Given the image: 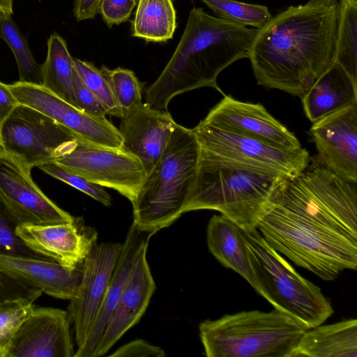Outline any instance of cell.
<instances>
[{
    "label": "cell",
    "mask_w": 357,
    "mask_h": 357,
    "mask_svg": "<svg viewBox=\"0 0 357 357\" xmlns=\"http://www.w3.org/2000/svg\"><path fill=\"white\" fill-rule=\"evenodd\" d=\"M255 227L297 266L333 280L357 268V182L308 165L278 187Z\"/></svg>",
    "instance_id": "obj_1"
},
{
    "label": "cell",
    "mask_w": 357,
    "mask_h": 357,
    "mask_svg": "<svg viewBox=\"0 0 357 357\" xmlns=\"http://www.w3.org/2000/svg\"><path fill=\"white\" fill-rule=\"evenodd\" d=\"M339 18V0H309L272 17L248 56L257 84L301 98L335 62Z\"/></svg>",
    "instance_id": "obj_2"
},
{
    "label": "cell",
    "mask_w": 357,
    "mask_h": 357,
    "mask_svg": "<svg viewBox=\"0 0 357 357\" xmlns=\"http://www.w3.org/2000/svg\"><path fill=\"white\" fill-rule=\"evenodd\" d=\"M257 31L193 7L174 54L146 90L145 103L152 109L168 111L175 96L206 86L225 95L217 84V77L231 63L248 58Z\"/></svg>",
    "instance_id": "obj_3"
},
{
    "label": "cell",
    "mask_w": 357,
    "mask_h": 357,
    "mask_svg": "<svg viewBox=\"0 0 357 357\" xmlns=\"http://www.w3.org/2000/svg\"><path fill=\"white\" fill-rule=\"evenodd\" d=\"M285 175L225 160L199 151L183 213L214 210L241 228L255 227Z\"/></svg>",
    "instance_id": "obj_4"
},
{
    "label": "cell",
    "mask_w": 357,
    "mask_h": 357,
    "mask_svg": "<svg viewBox=\"0 0 357 357\" xmlns=\"http://www.w3.org/2000/svg\"><path fill=\"white\" fill-rule=\"evenodd\" d=\"M199 144L192 129L176 125L161 157L132 204V224L155 234L183 213L196 174Z\"/></svg>",
    "instance_id": "obj_5"
},
{
    "label": "cell",
    "mask_w": 357,
    "mask_h": 357,
    "mask_svg": "<svg viewBox=\"0 0 357 357\" xmlns=\"http://www.w3.org/2000/svg\"><path fill=\"white\" fill-rule=\"evenodd\" d=\"M307 329L275 309L228 314L199 325L208 357H290Z\"/></svg>",
    "instance_id": "obj_6"
},
{
    "label": "cell",
    "mask_w": 357,
    "mask_h": 357,
    "mask_svg": "<svg viewBox=\"0 0 357 357\" xmlns=\"http://www.w3.org/2000/svg\"><path fill=\"white\" fill-rule=\"evenodd\" d=\"M241 235L261 296L307 328L323 324L333 313L321 289L301 276L261 236L256 227Z\"/></svg>",
    "instance_id": "obj_7"
},
{
    "label": "cell",
    "mask_w": 357,
    "mask_h": 357,
    "mask_svg": "<svg viewBox=\"0 0 357 357\" xmlns=\"http://www.w3.org/2000/svg\"><path fill=\"white\" fill-rule=\"evenodd\" d=\"M193 132L199 151L225 160L278 172L290 178L306 169L308 151L284 149L202 120Z\"/></svg>",
    "instance_id": "obj_8"
},
{
    "label": "cell",
    "mask_w": 357,
    "mask_h": 357,
    "mask_svg": "<svg viewBox=\"0 0 357 357\" xmlns=\"http://www.w3.org/2000/svg\"><path fill=\"white\" fill-rule=\"evenodd\" d=\"M0 136L6 151L32 167L55 162L79 141L52 119L19 103L1 125Z\"/></svg>",
    "instance_id": "obj_9"
},
{
    "label": "cell",
    "mask_w": 357,
    "mask_h": 357,
    "mask_svg": "<svg viewBox=\"0 0 357 357\" xmlns=\"http://www.w3.org/2000/svg\"><path fill=\"white\" fill-rule=\"evenodd\" d=\"M55 162L92 183L116 190L132 204L146 178L139 160L122 148L98 146L78 141L70 152Z\"/></svg>",
    "instance_id": "obj_10"
},
{
    "label": "cell",
    "mask_w": 357,
    "mask_h": 357,
    "mask_svg": "<svg viewBox=\"0 0 357 357\" xmlns=\"http://www.w3.org/2000/svg\"><path fill=\"white\" fill-rule=\"evenodd\" d=\"M32 167L0 146V197L20 225L65 223L75 217L49 199L31 178Z\"/></svg>",
    "instance_id": "obj_11"
},
{
    "label": "cell",
    "mask_w": 357,
    "mask_h": 357,
    "mask_svg": "<svg viewBox=\"0 0 357 357\" xmlns=\"http://www.w3.org/2000/svg\"><path fill=\"white\" fill-rule=\"evenodd\" d=\"M19 104L29 106L52 119L73 133L80 142L107 148L121 149L119 130L106 117L84 113L43 85L20 82L8 84Z\"/></svg>",
    "instance_id": "obj_12"
},
{
    "label": "cell",
    "mask_w": 357,
    "mask_h": 357,
    "mask_svg": "<svg viewBox=\"0 0 357 357\" xmlns=\"http://www.w3.org/2000/svg\"><path fill=\"white\" fill-rule=\"evenodd\" d=\"M122 246L119 243H96L82 264L78 292L69 301L67 310L73 325L76 350L82 347L96 321Z\"/></svg>",
    "instance_id": "obj_13"
},
{
    "label": "cell",
    "mask_w": 357,
    "mask_h": 357,
    "mask_svg": "<svg viewBox=\"0 0 357 357\" xmlns=\"http://www.w3.org/2000/svg\"><path fill=\"white\" fill-rule=\"evenodd\" d=\"M67 311L34 307L3 351V357H75Z\"/></svg>",
    "instance_id": "obj_14"
},
{
    "label": "cell",
    "mask_w": 357,
    "mask_h": 357,
    "mask_svg": "<svg viewBox=\"0 0 357 357\" xmlns=\"http://www.w3.org/2000/svg\"><path fill=\"white\" fill-rule=\"evenodd\" d=\"M310 134L318 164L339 177L357 182V102L313 123Z\"/></svg>",
    "instance_id": "obj_15"
},
{
    "label": "cell",
    "mask_w": 357,
    "mask_h": 357,
    "mask_svg": "<svg viewBox=\"0 0 357 357\" xmlns=\"http://www.w3.org/2000/svg\"><path fill=\"white\" fill-rule=\"evenodd\" d=\"M16 234L34 251L70 268L81 266L98 240L96 230L80 217L60 224L19 225Z\"/></svg>",
    "instance_id": "obj_16"
},
{
    "label": "cell",
    "mask_w": 357,
    "mask_h": 357,
    "mask_svg": "<svg viewBox=\"0 0 357 357\" xmlns=\"http://www.w3.org/2000/svg\"><path fill=\"white\" fill-rule=\"evenodd\" d=\"M203 120L284 149L296 150L302 148L294 134L259 103L239 101L225 94Z\"/></svg>",
    "instance_id": "obj_17"
},
{
    "label": "cell",
    "mask_w": 357,
    "mask_h": 357,
    "mask_svg": "<svg viewBox=\"0 0 357 357\" xmlns=\"http://www.w3.org/2000/svg\"><path fill=\"white\" fill-rule=\"evenodd\" d=\"M121 148L136 157L148 174L155 165L177 123L169 111L142 103L121 118Z\"/></svg>",
    "instance_id": "obj_18"
},
{
    "label": "cell",
    "mask_w": 357,
    "mask_h": 357,
    "mask_svg": "<svg viewBox=\"0 0 357 357\" xmlns=\"http://www.w3.org/2000/svg\"><path fill=\"white\" fill-rule=\"evenodd\" d=\"M155 290L146 252L135 264L120 298L110 315L93 357L105 355L144 314Z\"/></svg>",
    "instance_id": "obj_19"
},
{
    "label": "cell",
    "mask_w": 357,
    "mask_h": 357,
    "mask_svg": "<svg viewBox=\"0 0 357 357\" xmlns=\"http://www.w3.org/2000/svg\"><path fill=\"white\" fill-rule=\"evenodd\" d=\"M0 268L50 296L68 301L77 296L82 275V266L1 255Z\"/></svg>",
    "instance_id": "obj_20"
},
{
    "label": "cell",
    "mask_w": 357,
    "mask_h": 357,
    "mask_svg": "<svg viewBox=\"0 0 357 357\" xmlns=\"http://www.w3.org/2000/svg\"><path fill=\"white\" fill-rule=\"evenodd\" d=\"M153 235L137 229L133 224L130 226L96 321L82 347L75 351V357H93L109 318L135 264L147 252L149 239Z\"/></svg>",
    "instance_id": "obj_21"
},
{
    "label": "cell",
    "mask_w": 357,
    "mask_h": 357,
    "mask_svg": "<svg viewBox=\"0 0 357 357\" xmlns=\"http://www.w3.org/2000/svg\"><path fill=\"white\" fill-rule=\"evenodd\" d=\"M303 111L310 122L357 102V82L335 62L301 98Z\"/></svg>",
    "instance_id": "obj_22"
},
{
    "label": "cell",
    "mask_w": 357,
    "mask_h": 357,
    "mask_svg": "<svg viewBox=\"0 0 357 357\" xmlns=\"http://www.w3.org/2000/svg\"><path fill=\"white\" fill-rule=\"evenodd\" d=\"M210 252L225 267L241 275L260 295L241 235V227L223 215H214L206 229Z\"/></svg>",
    "instance_id": "obj_23"
},
{
    "label": "cell",
    "mask_w": 357,
    "mask_h": 357,
    "mask_svg": "<svg viewBox=\"0 0 357 357\" xmlns=\"http://www.w3.org/2000/svg\"><path fill=\"white\" fill-rule=\"evenodd\" d=\"M302 356L356 357V319L307 329L290 356Z\"/></svg>",
    "instance_id": "obj_24"
},
{
    "label": "cell",
    "mask_w": 357,
    "mask_h": 357,
    "mask_svg": "<svg viewBox=\"0 0 357 357\" xmlns=\"http://www.w3.org/2000/svg\"><path fill=\"white\" fill-rule=\"evenodd\" d=\"M75 70L66 40L57 33H52L47 40V57L41 65L43 86L77 107L73 88Z\"/></svg>",
    "instance_id": "obj_25"
},
{
    "label": "cell",
    "mask_w": 357,
    "mask_h": 357,
    "mask_svg": "<svg viewBox=\"0 0 357 357\" xmlns=\"http://www.w3.org/2000/svg\"><path fill=\"white\" fill-rule=\"evenodd\" d=\"M176 13L172 0H138L132 22V35L146 42L162 43L172 38Z\"/></svg>",
    "instance_id": "obj_26"
},
{
    "label": "cell",
    "mask_w": 357,
    "mask_h": 357,
    "mask_svg": "<svg viewBox=\"0 0 357 357\" xmlns=\"http://www.w3.org/2000/svg\"><path fill=\"white\" fill-rule=\"evenodd\" d=\"M339 3L335 62L357 82V0H339Z\"/></svg>",
    "instance_id": "obj_27"
},
{
    "label": "cell",
    "mask_w": 357,
    "mask_h": 357,
    "mask_svg": "<svg viewBox=\"0 0 357 357\" xmlns=\"http://www.w3.org/2000/svg\"><path fill=\"white\" fill-rule=\"evenodd\" d=\"M11 16H0V37L14 54L19 71V82L43 85L41 66L36 62L26 38Z\"/></svg>",
    "instance_id": "obj_28"
},
{
    "label": "cell",
    "mask_w": 357,
    "mask_h": 357,
    "mask_svg": "<svg viewBox=\"0 0 357 357\" xmlns=\"http://www.w3.org/2000/svg\"><path fill=\"white\" fill-rule=\"evenodd\" d=\"M100 69L109 84L121 118L143 103L144 83L133 71L121 67L112 70L104 65Z\"/></svg>",
    "instance_id": "obj_29"
},
{
    "label": "cell",
    "mask_w": 357,
    "mask_h": 357,
    "mask_svg": "<svg viewBox=\"0 0 357 357\" xmlns=\"http://www.w3.org/2000/svg\"><path fill=\"white\" fill-rule=\"evenodd\" d=\"M216 17L242 26L260 29L273 17L262 5L236 0H202Z\"/></svg>",
    "instance_id": "obj_30"
},
{
    "label": "cell",
    "mask_w": 357,
    "mask_h": 357,
    "mask_svg": "<svg viewBox=\"0 0 357 357\" xmlns=\"http://www.w3.org/2000/svg\"><path fill=\"white\" fill-rule=\"evenodd\" d=\"M19 225L0 197V255L55 261L30 248L17 236Z\"/></svg>",
    "instance_id": "obj_31"
},
{
    "label": "cell",
    "mask_w": 357,
    "mask_h": 357,
    "mask_svg": "<svg viewBox=\"0 0 357 357\" xmlns=\"http://www.w3.org/2000/svg\"><path fill=\"white\" fill-rule=\"evenodd\" d=\"M36 299L20 298L0 303V357L24 321L34 309Z\"/></svg>",
    "instance_id": "obj_32"
},
{
    "label": "cell",
    "mask_w": 357,
    "mask_h": 357,
    "mask_svg": "<svg viewBox=\"0 0 357 357\" xmlns=\"http://www.w3.org/2000/svg\"><path fill=\"white\" fill-rule=\"evenodd\" d=\"M75 68L85 85L101 102L107 114L121 118V112L109 84L93 63L73 58Z\"/></svg>",
    "instance_id": "obj_33"
},
{
    "label": "cell",
    "mask_w": 357,
    "mask_h": 357,
    "mask_svg": "<svg viewBox=\"0 0 357 357\" xmlns=\"http://www.w3.org/2000/svg\"><path fill=\"white\" fill-rule=\"evenodd\" d=\"M38 167L45 174L86 194L104 206H111L112 198L102 186L92 183L80 176L63 169L55 162L43 164Z\"/></svg>",
    "instance_id": "obj_34"
},
{
    "label": "cell",
    "mask_w": 357,
    "mask_h": 357,
    "mask_svg": "<svg viewBox=\"0 0 357 357\" xmlns=\"http://www.w3.org/2000/svg\"><path fill=\"white\" fill-rule=\"evenodd\" d=\"M73 95L77 107L88 114L105 117L107 113L96 96L85 85L75 70L73 81Z\"/></svg>",
    "instance_id": "obj_35"
},
{
    "label": "cell",
    "mask_w": 357,
    "mask_h": 357,
    "mask_svg": "<svg viewBox=\"0 0 357 357\" xmlns=\"http://www.w3.org/2000/svg\"><path fill=\"white\" fill-rule=\"evenodd\" d=\"M138 0H101L99 13L111 28L128 21Z\"/></svg>",
    "instance_id": "obj_36"
},
{
    "label": "cell",
    "mask_w": 357,
    "mask_h": 357,
    "mask_svg": "<svg viewBox=\"0 0 357 357\" xmlns=\"http://www.w3.org/2000/svg\"><path fill=\"white\" fill-rule=\"evenodd\" d=\"M42 291L9 275L0 268V303L20 298L37 299Z\"/></svg>",
    "instance_id": "obj_37"
},
{
    "label": "cell",
    "mask_w": 357,
    "mask_h": 357,
    "mask_svg": "<svg viewBox=\"0 0 357 357\" xmlns=\"http://www.w3.org/2000/svg\"><path fill=\"white\" fill-rule=\"evenodd\" d=\"M113 357H164L165 351L144 340L137 339L118 348L109 355Z\"/></svg>",
    "instance_id": "obj_38"
},
{
    "label": "cell",
    "mask_w": 357,
    "mask_h": 357,
    "mask_svg": "<svg viewBox=\"0 0 357 357\" xmlns=\"http://www.w3.org/2000/svg\"><path fill=\"white\" fill-rule=\"evenodd\" d=\"M101 0H74L73 15L77 22L91 20L99 13Z\"/></svg>",
    "instance_id": "obj_39"
},
{
    "label": "cell",
    "mask_w": 357,
    "mask_h": 357,
    "mask_svg": "<svg viewBox=\"0 0 357 357\" xmlns=\"http://www.w3.org/2000/svg\"><path fill=\"white\" fill-rule=\"evenodd\" d=\"M17 105L8 84L0 82V126Z\"/></svg>",
    "instance_id": "obj_40"
},
{
    "label": "cell",
    "mask_w": 357,
    "mask_h": 357,
    "mask_svg": "<svg viewBox=\"0 0 357 357\" xmlns=\"http://www.w3.org/2000/svg\"><path fill=\"white\" fill-rule=\"evenodd\" d=\"M13 0H0V16L12 15L13 13Z\"/></svg>",
    "instance_id": "obj_41"
},
{
    "label": "cell",
    "mask_w": 357,
    "mask_h": 357,
    "mask_svg": "<svg viewBox=\"0 0 357 357\" xmlns=\"http://www.w3.org/2000/svg\"><path fill=\"white\" fill-rule=\"evenodd\" d=\"M1 146V136H0V146Z\"/></svg>",
    "instance_id": "obj_42"
}]
</instances>
